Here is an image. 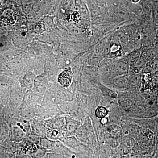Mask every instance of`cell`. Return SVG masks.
<instances>
[{"label":"cell","mask_w":158,"mask_h":158,"mask_svg":"<svg viewBox=\"0 0 158 158\" xmlns=\"http://www.w3.org/2000/svg\"><path fill=\"white\" fill-rule=\"evenodd\" d=\"M73 79V73L70 68L65 69L59 75L58 77L59 82L65 88L70 86Z\"/></svg>","instance_id":"1"},{"label":"cell","mask_w":158,"mask_h":158,"mask_svg":"<svg viewBox=\"0 0 158 158\" xmlns=\"http://www.w3.org/2000/svg\"><path fill=\"white\" fill-rule=\"evenodd\" d=\"M26 135V133L18 126H14L11 132V139L12 141L19 142L21 141Z\"/></svg>","instance_id":"2"},{"label":"cell","mask_w":158,"mask_h":158,"mask_svg":"<svg viewBox=\"0 0 158 158\" xmlns=\"http://www.w3.org/2000/svg\"><path fill=\"white\" fill-rule=\"evenodd\" d=\"M47 149L42 147L32 152L30 155L32 158H44L46 154Z\"/></svg>","instance_id":"3"},{"label":"cell","mask_w":158,"mask_h":158,"mask_svg":"<svg viewBox=\"0 0 158 158\" xmlns=\"http://www.w3.org/2000/svg\"><path fill=\"white\" fill-rule=\"evenodd\" d=\"M107 110L103 107H99L95 111V115L97 117L99 118H104L107 115Z\"/></svg>","instance_id":"4"},{"label":"cell","mask_w":158,"mask_h":158,"mask_svg":"<svg viewBox=\"0 0 158 158\" xmlns=\"http://www.w3.org/2000/svg\"><path fill=\"white\" fill-rule=\"evenodd\" d=\"M28 140L31 143L37 144L39 143V136L35 134H30L27 136Z\"/></svg>","instance_id":"5"},{"label":"cell","mask_w":158,"mask_h":158,"mask_svg":"<svg viewBox=\"0 0 158 158\" xmlns=\"http://www.w3.org/2000/svg\"><path fill=\"white\" fill-rule=\"evenodd\" d=\"M14 156L7 152H0V158H13Z\"/></svg>","instance_id":"6"},{"label":"cell","mask_w":158,"mask_h":158,"mask_svg":"<svg viewBox=\"0 0 158 158\" xmlns=\"http://www.w3.org/2000/svg\"><path fill=\"white\" fill-rule=\"evenodd\" d=\"M20 158H32L31 156L29 155H22L19 156Z\"/></svg>","instance_id":"7"},{"label":"cell","mask_w":158,"mask_h":158,"mask_svg":"<svg viewBox=\"0 0 158 158\" xmlns=\"http://www.w3.org/2000/svg\"><path fill=\"white\" fill-rule=\"evenodd\" d=\"M107 122V119L106 118H105V117L104 118H102L101 120L102 123V124H106Z\"/></svg>","instance_id":"8"},{"label":"cell","mask_w":158,"mask_h":158,"mask_svg":"<svg viewBox=\"0 0 158 158\" xmlns=\"http://www.w3.org/2000/svg\"><path fill=\"white\" fill-rule=\"evenodd\" d=\"M130 1H131L132 2L136 4V3L139 2L141 0H130Z\"/></svg>","instance_id":"9"},{"label":"cell","mask_w":158,"mask_h":158,"mask_svg":"<svg viewBox=\"0 0 158 158\" xmlns=\"http://www.w3.org/2000/svg\"><path fill=\"white\" fill-rule=\"evenodd\" d=\"M157 44H158V42H157Z\"/></svg>","instance_id":"10"}]
</instances>
